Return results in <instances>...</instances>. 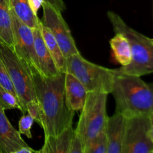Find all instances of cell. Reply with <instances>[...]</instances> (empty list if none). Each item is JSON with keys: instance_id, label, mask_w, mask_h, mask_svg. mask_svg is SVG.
Wrapping results in <instances>:
<instances>
[{"instance_id": "5", "label": "cell", "mask_w": 153, "mask_h": 153, "mask_svg": "<svg viewBox=\"0 0 153 153\" xmlns=\"http://www.w3.org/2000/svg\"><path fill=\"white\" fill-rule=\"evenodd\" d=\"M104 92H88L81 110L80 117L74 132L85 145L105 128L108 120L107 98Z\"/></svg>"}, {"instance_id": "17", "label": "cell", "mask_w": 153, "mask_h": 153, "mask_svg": "<svg viewBox=\"0 0 153 153\" xmlns=\"http://www.w3.org/2000/svg\"><path fill=\"white\" fill-rule=\"evenodd\" d=\"M40 31L45 45L47 47L49 53L51 54L55 62L56 67L60 73H64L66 67V58L64 57L58 42L55 40V37L52 34L49 28L45 26L40 21Z\"/></svg>"}, {"instance_id": "26", "label": "cell", "mask_w": 153, "mask_h": 153, "mask_svg": "<svg viewBox=\"0 0 153 153\" xmlns=\"http://www.w3.org/2000/svg\"><path fill=\"white\" fill-rule=\"evenodd\" d=\"M28 1L33 13L35 15H37V12H38L40 7H42L44 1L43 0H28Z\"/></svg>"}, {"instance_id": "24", "label": "cell", "mask_w": 153, "mask_h": 153, "mask_svg": "<svg viewBox=\"0 0 153 153\" xmlns=\"http://www.w3.org/2000/svg\"><path fill=\"white\" fill-rule=\"evenodd\" d=\"M70 153H85V145L75 132L71 142Z\"/></svg>"}, {"instance_id": "10", "label": "cell", "mask_w": 153, "mask_h": 153, "mask_svg": "<svg viewBox=\"0 0 153 153\" xmlns=\"http://www.w3.org/2000/svg\"><path fill=\"white\" fill-rule=\"evenodd\" d=\"M38 152L30 147L8 120L0 105V153Z\"/></svg>"}, {"instance_id": "23", "label": "cell", "mask_w": 153, "mask_h": 153, "mask_svg": "<svg viewBox=\"0 0 153 153\" xmlns=\"http://www.w3.org/2000/svg\"><path fill=\"white\" fill-rule=\"evenodd\" d=\"M26 112L34 120V121L37 123L39 125H40V109L37 105V101L31 102L26 106Z\"/></svg>"}, {"instance_id": "8", "label": "cell", "mask_w": 153, "mask_h": 153, "mask_svg": "<svg viewBox=\"0 0 153 153\" xmlns=\"http://www.w3.org/2000/svg\"><path fill=\"white\" fill-rule=\"evenodd\" d=\"M42 7L43 18L40 21L53 34L64 57L67 58L75 54L80 53L61 12L46 2H43Z\"/></svg>"}, {"instance_id": "28", "label": "cell", "mask_w": 153, "mask_h": 153, "mask_svg": "<svg viewBox=\"0 0 153 153\" xmlns=\"http://www.w3.org/2000/svg\"><path fill=\"white\" fill-rule=\"evenodd\" d=\"M0 41H1V40H0Z\"/></svg>"}, {"instance_id": "2", "label": "cell", "mask_w": 153, "mask_h": 153, "mask_svg": "<svg viewBox=\"0 0 153 153\" xmlns=\"http://www.w3.org/2000/svg\"><path fill=\"white\" fill-rule=\"evenodd\" d=\"M116 112L125 115L153 113V83L140 76L119 73L117 70L113 88Z\"/></svg>"}, {"instance_id": "21", "label": "cell", "mask_w": 153, "mask_h": 153, "mask_svg": "<svg viewBox=\"0 0 153 153\" xmlns=\"http://www.w3.org/2000/svg\"><path fill=\"white\" fill-rule=\"evenodd\" d=\"M34 120L28 114H24L19 120V132L20 134L26 136L28 138H31L32 134L31 130L34 124Z\"/></svg>"}, {"instance_id": "20", "label": "cell", "mask_w": 153, "mask_h": 153, "mask_svg": "<svg viewBox=\"0 0 153 153\" xmlns=\"http://www.w3.org/2000/svg\"><path fill=\"white\" fill-rule=\"evenodd\" d=\"M108 141L105 130L91 140L85 148V153H107Z\"/></svg>"}, {"instance_id": "15", "label": "cell", "mask_w": 153, "mask_h": 153, "mask_svg": "<svg viewBox=\"0 0 153 153\" xmlns=\"http://www.w3.org/2000/svg\"><path fill=\"white\" fill-rule=\"evenodd\" d=\"M0 40L13 49V20L9 0H0Z\"/></svg>"}, {"instance_id": "13", "label": "cell", "mask_w": 153, "mask_h": 153, "mask_svg": "<svg viewBox=\"0 0 153 153\" xmlns=\"http://www.w3.org/2000/svg\"><path fill=\"white\" fill-rule=\"evenodd\" d=\"M88 93L86 88L73 75L64 73V94L69 109L74 112L80 111Z\"/></svg>"}, {"instance_id": "25", "label": "cell", "mask_w": 153, "mask_h": 153, "mask_svg": "<svg viewBox=\"0 0 153 153\" xmlns=\"http://www.w3.org/2000/svg\"><path fill=\"white\" fill-rule=\"evenodd\" d=\"M43 1H44V2L50 4L51 6L55 7L56 10H59L61 13L64 11V10L66 9L65 4H64V1L63 0H43Z\"/></svg>"}, {"instance_id": "3", "label": "cell", "mask_w": 153, "mask_h": 153, "mask_svg": "<svg viewBox=\"0 0 153 153\" xmlns=\"http://www.w3.org/2000/svg\"><path fill=\"white\" fill-rule=\"evenodd\" d=\"M107 16L114 33L123 34L131 47V62L126 67L117 69L118 73L140 77L153 73V39L128 26L114 12L108 11Z\"/></svg>"}, {"instance_id": "18", "label": "cell", "mask_w": 153, "mask_h": 153, "mask_svg": "<svg viewBox=\"0 0 153 153\" xmlns=\"http://www.w3.org/2000/svg\"><path fill=\"white\" fill-rule=\"evenodd\" d=\"M9 1L12 12L21 22L33 30L39 26L40 19L33 13L28 0H9Z\"/></svg>"}, {"instance_id": "1", "label": "cell", "mask_w": 153, "mask_h": 153, "mask_svg": "<svg viewBox=\"0 0 153 153\" xmlns=\"http://www.w3.org/2000/svg\"><path fill=\"white\" fill-rule=\"evenodd\" d=\"M44 137L56 135L72 126L75 112L69 109L64 94V73L46 77L31 72Z\"/></svg>"}, {"instance_id": "19", "label": "cell", "mask_w": 153, "mask_h": 153, "mask_svg": "<svg viewBox=\"0 0 153 153\" xmlns=\"http://www.w3.org/2000/svg\"><path fill=\"white\" fill-rule=\"evenodd\" d=\"M0 105L5 110L19 109L22 113V107L19 100L12 93L0 85Z\"/></svg>"}, {"instance_id": "12", "label": "cell", "mask_w": 153, "mask_h": 153, "mask_svg": "<svg viewBox=\"0 0 153 153\" xmlns=\"http://www.w3.org/2000/svg\"><path fill=\"white\" fill-rule=\"evenodd\" d=\"M33 32L38 72L42 76L46 77H53L58 76L61 73L56 67L52 55L45 45L40 31V25L37 28L34 29Z\"/></svg>"}, {"instance_id": "9", "label": "cell", "mask_w": 153, "mask_h": 153, "mask_svg": "<svg viewBox=\"0 0 153 153\" xmlns=\"http://www.w3.org/2000/svg\"><path fill=\"white\" fill-rule=\"evenodd\" d=\"M14 46L13 50L19 58L28 66L31 72H38L34 48V30L21 22L12 12Z\"/></svg>"}, {"instance_id": "6", "label": "cell", "mask_w": 153, "mask_h": 153, "mask_svg": "<svg viewBox=\"0 0 153 153\" xmlns=\"http://www.w3.org/2000/svg\"><path fill=\"white\" fill-rule=\"evenodd\" d=\"M0 58L5 66L24 114L27 105L37 101L31 70L18 57L13 48L2 41H0Z\"/></svg>"}, {"instance_id": "4", "label": "cell", "mask_w": 153, "mask_h": 153, "mask_svg": "<svg viewBox=\"0 0 153 153\" xmlns=\"http://www.w3.org/2000/svg\"><path fill=\"white\" fill-rule=\"evenodd\" d=\"M64 73L73 75L88 92L99 91L109 94L113 88L117 69H109L94 64L79 53L66 58Z\"/></svg>"}, {"instance_id": "14", "label": "cell", "mask_w": 153, "mask_h": 153, "mask_svg": "<svg viewBox=\"0 0 153 153\" xmlns=\"http://www.w3.org/2000/svg\"><path fill=\"white\" fill-rule=\"evenodd\" d=\"M73 135H74V129L72 126L58 134L44 137L43 146L38 151V152L70 153Z\"/></svg>"}, {"instance_id": "27", "label": "cell", "mask_w": 153, "mask_h": 153, "mask_svg": "<svg viewBox=\"0 0 153 153\" xmlns=\"http://www.w3.org/2000/svg\"><path fill=\"white\" fill-rule=\"evenodd\" d=\"M149 118H150V123H151V137H152L153 141V113L149 114Z\"/></svg>"}, {"instance_id": "11", "label": "cell", "mask_w": 153, "mask_h": 153, "mask_svg": "<svg viewBox=\"0 0 153 153\" xmlns=\"http://www.w3.org/2000/svg\"><path fill=\"white\" fill-rule=\"evenodd\" d=\"M126 117L123 114L115 111L114 114L108 117L105 128L108 141L107 153H122Z\"/></svg>"}, {"instance_id": "22", "label": "cell", "mask_w": 153, "mask_h": 153, "mask_svg": "<svg viewBox=\"0 0 153 153\" xmlns=\"http://www.w3.org/2000/svg\"><path fill=\"white\" fill-rule=\"evenodd\" d=\"M0 85L17 97L10 77H9L8 73H7V70L5 68V66L3 64L1 58H0Z\"/></svg>"}, {"instance_id": "7", "label": "cell", "mask_w": 153, "mask_h": 153, "mask_svg": "<svg viewBox=\"0 0 153 153\" xmlns=\"http://www.w3.org/2000/svg\"><path fill=\"white\" fill-rule=\"evenodd\" d=\"M126 117L122 153H153L149 114H134Z\"/></svg>"}, {"instance_id": "16", "label": "cell", "mask_w": 153, "mask_h": 153, "mask_svg": "<svg viewBox=\"0 0 153 153\" xmlns=\"http://www.w3.org/2000/svg\"><path fill=\"white\" fill-rule=\"evenodd\" d=\"M109 43L115 61L122 67L128 65L131 60V51L126 37L121 33H115Z\"/></svg>"}]
</instances>
